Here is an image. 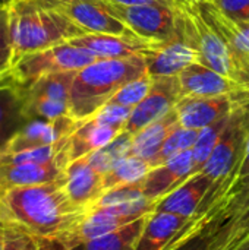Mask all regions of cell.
I'll return each instance as SVG.
<instances>
[{
  "label": "cell",
  "mask_w": 249,
  "mask_h": 250,
  "mask_svg": "<svg viewBox=\"0 0 249 250\" xmlns=\"http://www.w3.org/2000/svg\"><path fill=\"white\" fill-rule=\"evenodd\" d=\"M1 204L6 223L48 240H59L72 233L88 212L72 202L63 176L48 183L12 189L1 198Z\"/></svg>",
  "instance_id": "1"
},
{
  "label": "cell",
  "mask_w": 249,
  "mask_h": 250,
  "mask_svg": "<svg viewBox=\"0 0 249 250\" xmlns=\"http://www.w3.org/2000/svg\"><path fill=\"white\" fill-rule=\"evenodd\" d=\"M6 10L15 62L87 34L62 12L56 0H10Z\"/></svg>",
  "instance_id": "2"
},
{
  "label": "cell",
  "mask_w": 249,
  "mask_h": 250,
  "mask_svg": "<svg viewBox=\"0 0 249 250\" xmlns=\"http://www.w3.org/2000/svg\"><path fill=\"white\" fill-rule=\"evenodd\" d=\"M147 73V60L142 56L95 60L75 73L69 95V116L78 122L91 119L122 86Z\"/></svg>",
  "instance_id": "3"
},
{
  "label": "cell",
  "mask_w": 249,
  "mask_h": 250,
  "mask_svg": "<svg viewBox=\"0 0 249 250\" xmlns=\"http://www.w3.org/2000/svg\"><path fill=\"white\" fill-rule=\"evenodd\" d=\"M197 218L207 226L229 224L239 230L249 229V136L233 174L203 202Z\"/></svg>",
  "instance_id": "4"
},
{
  "label": "cell",
  "mask_w": 249,
  "mask_h": 250,
  "mask_svg": "<svg viewBox=\"0 0 249 250\" xmlns=\"http://www.w3.org/2000/svg\"><path fill=\"white\" fill-rule=\"evenodd\" d=\"M178 26L182 38L197 51L201 64L235 81L236 62L232 50L194 4L179 10Z\"/></svg>",
  "instance_id": "5"
},
{
  "label": "cell",
  "mask_w": 249,
  "mask_h": 250,
  "mask_svg": "<svg viewBox=\"0 0 249 250\" xmlns=\"http://www.w3.org/2000/svg\"><path fill=\"white\" fill-rule=\"evenodd\" d=\"M249 136V105L239 104L229 117L216 148L203 166V171L213 183L207 198L214 195L233 174L238 167ZM205 198V199H207ZM204 199V201H205Z\"/></svg>",
  "instance_id": "6"
},
{
  "label": "cell",
  "mask_w": 249,
  "mask_h": 250,
  "mask_svg": "<svg viewBox=\"0 0 249 250\" xmlns=\"http://www.w3.org/2000/svg\"><path fill=\"white\" fill-rule=\"evenodd\" d=\"M98 60L95 54L73 42H63L54 47L45 48L38 53L23 56L13 64V72L25 83H31L35 79L63 72H78L88 64Z\"/></svg>",
  "instance_id": "7"
},
{
  "label": "cell",
  "mask_w": 249,
  "mask_h": 250,
  "mask_svg": "<svg viewBox=\"0 0 249 250\" xmlns=\"http://www.w3.org/2000/svg\"><path fill=\"white\" fill-rule=\"evenodd\" d=\"M75 73H51L28 83L25 89V119L56 120L69 116V95Z\"/></svg>",
  "instance_id": "8"
},
{
  "label": "cell",
  "mask_w": 249,
  "mask_h": 250,
  "mask_svg": "<svg viewBox=\"0 0 249 250\" xmlns=\"http://www.w3.org/2000/svg\"><path fill=\"white\" fill-rule=\"evenodd\" d=\"M113 13L138 37L153 42H167L178 37L179 10L153 4H120L107 0Z\"/></svg>",
  "instance_id": "9"
},
{
  "label": "cell",
  "mask_w": 249,
  "mask_h": 250,
  "mask_svg": "<svg viewBox=\"0 0 249 250\" xmlns=\"http://www.w3.org/2000/svg\"><path fill=\"white\" fill-rule=\"evenodd\" d=\"M57 6L87 34H109L147 41L138 37L120 18H117L107 0H56ZM153 42V41H150Z\"/></svg>",
  "instance_id": "10"
},
{
  "label": "cell",
  "mask_w": 249,
  "mask_h": 250,
  "mask_svg": "<svg viewBox=\"0 0 249 250\" xmlns=\"http://www.w3.org/2000/svg\"><path fill=\"white\" fill-rule=\"evenodd\" d=\"M181 98L182 89L178 76L153 78L148 94L138 105L132 108L123 130L131 135L138 133L141 129L173 110Z\"/></svg>",
  "instance_id": "11"
},
{
  "label": "cell",
  "mask_w": 249,
  "mask_h": 250,
  "mask_svg": "<svg viewBox=\"0 0 249 250\" xmlns=\"http://www.w3.org/2000/svg\"><path fill=\"white\" fill-rule=\"evenodd\" d=\"M195 218L154 211L147 217L135 250H172L189 239Z\"/></svg>",
  "instance_id": "12"
},
{
  "label": "cell",
  "mask_w": 249,
  "mask_h": 250,
  "mask_svg": "<svg viewBox=\"0 0 249 250\" xmlns=\"http://www.w3.org/2000/svg\"><path fill=\"white\" fill-rule=\"evenodd\" d=\"M78 125L79 122L72 119L70 116H65L56 120H26L23 126L12 136V139L0 151V155L57 144L68 138L76 129Z\"/></svg>",
  "instance_id": "13"
},
{
  "label": "cell",
  "mask_w": 249,
  "mask_h": 250,
  "mask_svg": "<svg viewBox=\"0 0 249 250\" xmlns=\"http://www.w3.org/2000/svg\"><path fill=\"white\" fill-rule=\"evenodd\" d=\"M238 105L235 95L182 97L175 108L181 126L203 130L204 127L229 117Z\"/></svg>",
  "instance_id": "14"
},
{
  "label": "cell",
  "mask_w": 249,
  "mask_h": 250,
  "mask_svg": "<svg viewBox=\"0 0 249 250\" xmlns=\"http://www.w3.org/2000/svg\"><path fill=\"white\" fill-rule=\"evenodd\" d=\"M194 152L192 149H188L172 157L164 164L153 167L139 185L147 199L156 204L158 199L176 189L191 174H194Z\"/></svg>",
  "instance_id": "15"
},
{
  "label": "cell",
  "mask_w": 249,
  "mask_h": 250,
  "mask_svg": "<svg viewBox=\"0 0 249 250\" xmlns=\"http://www.w3.org/2000/svg\"><path fill=\"white\" fill-rule=\"evenodd\" d=\"M25 89L13 69L0 75V151L26 122Z\"/></svg>",
  "instance_id": "16"
},
{
  "label": "cell",
  "mask_w": 249,
  "mask_h": 250,
  "mask_svg": "<svg viewBox=\"0 0 249 250\" xmlns=\"http://www.w3.org/2000/svg\"><path fill=\"white\" fill-rule=\"evenodd\" d=\"M68 164V157H60L48 163L0 166V199L12 189L43 185L62 177Z\"/></svg>",
  "instance_id": "17"
},
{
  "label": "cell",
  "mask_w": 249,
  "mask_h": 250,
  "mask_svg": "<svg viewBox=\"0 0 249 250\" xmlns=\"http://www.w3.org/2000/svg\"><path fill=\"white\" fill-rule=\"evenodd\" d=\"M211 188V180L203 171L194 173L170 193L158 199L154 211H164L182 215L185 218H195Z\"/></svg>",
  "instance_id": "18"
},
{
  "label": "cell",
  "mask_w": 249,
  "mask_h": 250,
  "mask_svg": "<svg viewBox=\"0 0 249 250\" xmlns=\"http://www.w3.org/2000/svg\"><path fill=\"white\" fill-rule=\"evenodd\" d=\"M194 6L226 41L236 63L249 56V21H239L226 15L213 0H197Z\"/></svg>",
  "instance_id": "19"
},
{
  "label": "cell",
  "mask_w": 249,
  "mask_h": 250,
  "mask_svg": "<svg viewBox=\"0 0 249 250\" xmlns=\"http://www.w3.org/2000/svg\"><path fill=\"white\" fill-rule=\"evenodd\" d=\"M63 180L72 202L85 209H90L104 193L103 174L88 163L87 157L70 161L65 168Z\"/></svg>",
  "instance_id": "20"
},
{
  "label": "cell",
  "mask_w": 249,
  "mask_h": 250,
  "mask_svg": "<svg viewBox=\"0 0 249 250\" xmlns=\"http://www.w3.org/2000/svg\"><path fill=\"white\" fill-rule=\"evenodd\" d=\"M70 42L87 48L98 59H125L132 56H151L161 42L139 41L109 34H85Z\"/></svg>",
  "instance_id": "21"
},
{
  "label": "cell",
  "mask_w": 249,
  "mask_h": 250,
  "mask_svg": "<svg viewBox=\"0 0 249 250\" xmlns=\"http://www.w3.org/2000/svg\"><path fill=\"white\" fill-rule=\"evenodd\" d=\"M182 97H219L236 95L239 86L235 81L201 64L192 63L179 75Z\"/></svg>",
  "instance_id": "22"
},
{
  "label": "cell",
  "mask_w": 249,
  "mask_h": 250,
  "mask_svg": "<svg viewBox=\"0 0 249 250\" xmlns=\"http://www.w3.org/2000/svg\"><path fill=\"white\" fill-rule=\"evenodd\" d=\"M147 72L151 78L161 76H178L185 67L192 63H200L197 51L182 38L178 26V37L161 42L160 47L148 57Z\"/></svg>",
  "instance_id": "23"
},
{
  "label": "cell",
  "mask_w": 249,
  "mask_h": 250,
  "mask_svg": "<svg viewBox=\"0 0 249 250\" xmlns=\"http://www.w3.org/2000/svg\"><path fill=\"white\" fill-rule=\"evenodd\" d=\"M122 129L110 126L98 120L95 116L79 122L76 129L68 138V155L69 161L84 158L94 151L110 144Z\"/></svg>",
  "instance_id": "24"
},
{
  "label": "cell",
  "mask_w": 249,
  "mask_h": 250,
  "mask_svg": "<svg viewBox=\"0 0 249 250\" xmlns=\"http://www.w3.org/2000/svg\"><path fill=\"white\" fill-rule=\"evenodd\" d=\"M94 207L107 208L117 214L129 215L134 218H141L154 212L156 209V204L147 199L139 183L117 186L106 190L91 208Z\"/></svg>",
  "instance_id": "25"
},
{
  "label": "cell",
  "mask_w": 249,
  "mask_h": 250,
  "mask_svg": "<svg viewBox=\"0 0 249 250\" xmlns=\"http://www.w3.org/2000/svg\"><path fill=\"white\" fill-rule=\"evenodd\" d=\"M181 126L176 108L170 110L167 114L160 117L158 120L153 122L151 125L141 129L138 133L134 135L131 154L148 161L160 151L166 139Z\"/></svg>",
  "instance_id": "26"
},
{
  "label": "cell",
  "mask_w": 249,
  "mask_h": 250,
  "mask_svg": "<svg viewBox=\"0 0 249 250\" xmlns=\"http://www.w3.org/2000/svg\"><path fill=\"white\" fill-rule=\"evenodd\" d=\"M249 230H232L230 227L208 226L172 250H233L248 234Z\"/></svg>",
  "instance_id": "27"
},
{
  "label": "cell",
  "mask_w": 249,
  "mask_h": 250,
  "mask_svg": "<svg viewBox=\"0 0 249 250\" xmlns=\"http://www.w3.org/2000/svg\"><path fill=\"white\" fill-rule=\"evenodd\" d=\"M150 170L151 167L148 161L135 155H126L125 158L117 161L107 173L103 174L104 192L117 186L139 183Z\"/></svg>",
  "instance_id": "28"
},
{
  "label": "cell",
  "mask_w": 249,
  "mask_h": 250,
  "mask_svg": "<svg viewBox=\"0 0 249 250\" xmlns=\"http://www.w3.org/2000/svg\"><path fill=\"white\" fill-rule=\"evenodd\" d=\"M148 215L138 218L134 223H131L113 233H109L98 239H94V240L82 245V248L84 250H135L136 242L139 239V234L144 229V224H145Z\"/></svg>",
  "instance_id": "29"
},
{
  "label": "cell",
  "mask_w": 249,
  "mask_h": 250,
  "mask_svg": "<svg viewBox=\"0 0 249 250\" xmlns=\"http://www.w3.org/2000/svg\"><path fill=\"white\" fill-rule=\"evenodd\" d=\"M132 139H134V135L122 130L110 144H107L106 146L87 155V160L98 173L104 174L117 161H120L122 158H125L126 155L131 154Z\"/></svg>",
  "instance_id": "30"
},
{
  "label": "cell",
  "mask_w": 249,
  "mask_h": 250,
  "mask_svg": "<svg viewBox=\"0 0 249 250\" xmlns=\"http://www.w3.org/2000/svg\"><path fill=\"white\" fill-rule=\"evenodd\" d=\"M200 130L195 129H188L183 126H179L163 144V146L160 148V151L150 160V167H157L164 164L167 160H170L172 157L185 152L188 149H192L197 139H198Z\"/></svg>",
  "instance_id": "31"
},
{
  "label": "cell",
  "mask_w": 249,
  "mask_h": 250,
  "mask_svg": "<svg viewBox=\"0 0 249 250\" xmlns=\"http://www.w3.org/2000/svg\"><path fill=\"white\" fill-rule=\"evenodd\" d=\"M230 117V116H229ZM229 117H225L207 127H204L203 130H200L198 139L192 148L194 152V161H195V170L194 173H198L203 166L205 164V161L208 160V157L211 155L213 149L216 148L223 130L226 129V125L229 122Z\"/></svg>",
  "instance_id": "32"
},
{
  "label": "cell",
  "mask_w": 249,
  "mask_h": 250,
  "mask_svg": "<svg viewBox=\"0 0 249 250\" xmlns=\"http://www.w3.org/2000/svg\"><path fill=\"white\" fill-rule=\"evenodd\" d=\"M151 83H153V78L147 73V75L126 83L125 86H122L107 104H116V105L134 108L148 94Z\"/></svg>",
  "instance_id": "33"
},
{
  "label": "cell",
  "mask_w": 249,
  "mask_h": 250,
  "mask_svg": "<svg viewBox=\"0 0 249 250\" xmlns=\"http://www.w3.org/2000/svg\"><path fill=\"white\" fill-rule=\"evenodd\" d=\"M3 250H43L41 240L21 227L6 223L3 227Z\"/></svg>",
  "instance_id": "34"
},
{
  "label": "cell",
  "mask_w": 249,
  "mask_h": 250,
  "mask_svg": "<svg viewBox=\"0 0 249 250\" xmlns=\"http://www.w3.org/2000/svg\"><path fill=\"white\" fill-rule=\"evenodd\" d=\"M13 44L9 26V18L6 6L0 9V75L9 72L13 67Z\"/></svg>",
  "instance_id": "35"
},
{
  "label": "cell",
  "mask_w": 249,
  "mask_h": 250,
  "mask_svg": "<svg viewBox=\"0 0 249 250\" xmlns=\"http://www.w3.org/2000/svg\"><path fill=\"white\" fill-rule=\"evenodd\" d=\"M131 111H132V108H129V107H122V105H116V104H106L95 114V117L106 125H110V126H114V127H119L123 130L125 123L128 122Z\"/></svg>",
  "instance_id": "36"
},
{
  "label": "cell",
  "mask_w": 249,
  "mask_h": 250,
  "mask_svg": "<svg viewBox=\"0 0 249 250\" xmlns=\"http://www.w3.org/2000/svg\"><path fill=\"white\" fill-rule=\"evenodd\" d=\"M235 82L239 86V92L235 95L238 104L249 105V56L238 60Z\"/></svg>",
  "instance_id": "37"
},
{
  "label": "cell",
  "mask_w": 249,
  "mask_h": 250,
  "mask_svg": "<svg viewBox=\"0 0 249 250\" xmlns=\"http://www.w3.org/2000/svg\"><path fill=\"white\" fill-rule=\"evenodd\" d=\"M226 15L239 19L249 21V0H213Z\"/></svg>",
  "instance_id": "38"
},
{
  "label": "cell",
  "mask_w": 249,
  "mask_h": 250,
  "mask_svg": "<svg viewBox=\"0 0 249 250\" xmlns=\"http://www.w3.org/2000/svg\"><path fill=\"white\" fill-rule=\"evenodd\" d=\"M110 1L120 3V4H153V6H166V7H172V9H176V10H182L175 0H110Z\"/></svg>",
  "instance_id": "39"
},
{
  "label": "cell",
  "mask_w": 249,
  "mask_h": 250,
  "mask_svg": "<svg viewBox=\"0 0 249 250\" xmlns=\"http://www.w3.org/2000/svg\"><path fill=\"white\" fill-rule=\"evenodd\" d=\"M40 240H41V249L43 250H84L82 245L66 246L59 240H48V239H40Z\"/></svg>",
  "instance_id": "40"
},
{
  "label": "cell",
  "mask_w": 249,
  "mask_h": 250,
  "mask_svg": "<svg viewBox=\"0 0 249 250\" xmlns=\"http://www.w3.org/2000/svg\"><path fill=\"white\" fill-rule=\"evenodd\" d=\"M233 250H249V233L245 236V239L235 248Z\"/></svg>",
  "instance_id": "41"
},
{
  "label": "cell",
  "mask_w": 249,
  "mask_h": 250,
  "mask_svg": "<svg viewBox=\"0 0 249 250\" xmlns=\"http://www.w3.org/2000/svg\"><path fill=\"white\" fill-rule=\"evenodd\" d=\"M4 224H6V212H4V208H3V204L0 199V227H3Z\"/></svg>",
  "instance_id": "42"
},
{
  "label": "cell",
  "mask_w": 249,
  "mask_h": 250,
  "mask_svg": "<svg viewBox=\"0 0 249 250\" xmlns=\"http://www.w3.org/2000/svg\"><path fill=\"white\" fill-rule=\"evenodd\" d=\"M3 227H0V250H3Z\"/></svg>",
  "instance_id": "43"
},
{
  "label": "cell",
  "mask_w": 249,
  "mask_h": 250,
  "mask_svg": "<svg viewBox=\"0 0 249 250\" xmlns=\"http://www.w3.org/2000/svg\"><path fill=\"white\" fill-rule=\"evenodd\" d=\"M10 0H0V6H6Z\"/></svg>",
  "instance_id": "44"
},
{
  "label": "cell",
  "mask_w": 249,
  "mask_h": 250,
  "mask_svg": "<svg viewBox=\"0 0 249 250\" xmlns=\"http://www.w3.org/2000/svg\"><path fill=\"white\" fill-rule=\"evenodd\" d=\"M1 7H3V6H0V9H1Z\"/></svg>",
  "instance_id": "45"
}]
</instances>
